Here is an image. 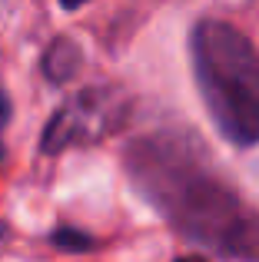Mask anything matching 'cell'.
Listing matches in <instances>:
<instances>
[{
	"label": "cell",
	"mask_w": 259,
	"mask_h": 262,
	"mask_svg": "<svg viewBox=\"0 0 259 262\" xmlns=\"http://www.w3.org/2000/svg\"><path fill=\"white\" fill-rule=\"evenodd\" d=\"M126 173L140 196L189 243L226 259L259 262V216L189 140L143 136L126 153Z\"/></svg>",
	"instance_id": "cell-1"
},
{
	"label": "cell",
	"mask_w": 259,
	"mask_h": 262,
	"mask_svg": "<svg viewBox=\"0 0 259 262\" xmlns=\"http://www.w3.org/2000/svg\"><path fill=\"white\" fill-rule=\"evenodd\" d=\"M189 63L203 106L233 146L259 143V47L226 20L189 30Z\"/></svg>",
	"instance_id": "cell-2"
},
{
	"label": "cell",
	"mask_w": 259,
	"mask_h": 262,
	"mask_svg": "<svg viewBox=\"0 0 259 262\" xmlns=\"http://www.w3.org/2000/svg\"><path fill=\"white\" fill-rule=\"evenodd\" d=\"M130 113V96L117 86H90L63 103L47 120L40 149L44 153H63L70 146H90L123 126Z\"/></svg>",
	"instance_id": "cell-3"
},
{
	"label": "cell",
	"mask_w": 259,
	"mask_h": 262,
	"mask_svg": "<svg viewBox=\"0 0 259 262\" xmlns=\"http://www.w3.org/2000/svg\"><path fill=\"white\" fill-rule=\"evenodd\" d=\"M80 60H83L80 47L73 43L70 37H57L50 47H47V53H44V73H47V80H53V83H67V80L77 73Z\"/></svg>",
	"instance_id": "cell-4"
},
{
	"label": "cell",
	"mask_w": 259,
	"mask_h": 262,
	"mask_svg": "<svg viewBox=\"0 0 259 262\" xmlns=\"http://www.w3.org/2000/svg\"><path fill=\"white\" fill-rule=\"evenodd\" d=\"M53 246L67 252H87V249H93V239L80 229H57L53 232Z\"/></svg>",
	"instance_id": "cell-5"
},
{
	"label": "cell",
	"mask_w": 259,
	"mask_h": 262,
	"mask_svg": "<svg viewBox=\"0 0 259 262\" xmlns=\"http://www.w3.org/2000/svg\"><path fill=\"white\" fill-rule=\"evenodd\" d=\"M10 120V100H7V93H4V86H0V126Z\"/></svg>",
	"instance_id": "cell-6"
},
{
	"label": "cell",
	"mask_w": 259,
	"mask_h": 262,
	"mask_svg": "<svg viewBox=\"0 0 259 262\" xmlns=\"http://www.w3.org/2000/svg\"><path fill=\"white\" fill-rule=\"evenodd\" d=\"M60 4H63V7H67V10H77V7H83V4H87V0H60Z\"/></svg>",
	"instance_id": "cell-7"
},
{
	"label": "cell",
	"mask_w": 259,
	"mask_h": 262,
	"mask_svg": "<svg viewBox=\"0 0 259 262\" xmlns=\"http://www.w3.org/2000/svg\"><path fill=\"white\" fill-rule=\"evenodd\" d=\"M176 262H206L203 256H183V259H176Z\"/></svg>",
	"instance_id": "cell-8"
}]
</instances>
